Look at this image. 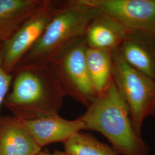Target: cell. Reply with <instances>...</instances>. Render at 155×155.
Returning a JSON list of instances; mask_svg holds the SVG:
<instances>
[{
    "label": "cell",
    "mask_w": 155,
    "mask_h": 155,
    "mask_svg": "<svg viewBox=\"0 0 155 155\" xmlns=\"http://www.w3.org/2000/svg\"><path fill=\"white\" fill-rule=\"evenodd\" d=\"M4 104L19 120L59 115L66 94L50 64L18 67Z\"/></svg>",
    "instance_id": "1"
},
{
    "label": "cell",
    "mask_w": 155,
    "mask_h": 155,
    "mask_svg": "<svg viewBox=\"0 0 155 155\" xmlns=\"http://www.w3.org/2000/svg\"><path fill=\"white\" fill-rule=\"evenodd\" d=\"M78 118L85 129L105 137L120 155H149L150 148L134 130L127 103L113 80Z\"/></svg>",
    "instance_id": "2"
},
{
    "label": "cell",
    "mask_w": 155,
    "mask_h": 155,
    "mask_svg": "<svg viewBox=\"0 0 155 155\" xmlns=\"http://www.w3.org/2000/svg\"><path fill=\"white\" fill-rule=\"evenodd\" d=\"M98 15L95 9L83 0L61 2L41 37L16 68L55 61L84 38L90 23Z\"/></svg>",
    "instance_id": "3"
},
{
    "label": "cell",
    "mask_w": 155,
    "mask_h": 155,
    "mask_svg": "<svg viewBox=\"0 0 155 155\" xmlns=\"http://www.w3.org/2000/svg\"><path fill=\"white\" fill-rule=\"evenodd\" d=\"M113 80L127 103L133 127L141 136L145 119L155 110V81L129 65L113 50Z\"/></svg>",
    "instance_id": "4"
},
{
    "label": "cell",
    "mask_w": 155,
    "mask_h": 155,
    "mask_svg": "<svg viewBox=\"0 0 155 155\" xmlns=\"http://www.w3.org/2000/svg\"><path fill=\"white\" fill-rule=\"evenodd\" d=\"M84 38L50 63L66 95L87 107L97 97L86 65Z\"/></svg>",
    "instance_id": "5"
},
{
    "label": "cell",
    "mask_w": 155,
    "mask_h": 155,
    "mask_svg": "<svg viewBox=\"0 0 155 155\" xmlns=\"http://www.w3.org/2000/svg\"><path fill=\"white\" fill-rule=\"evenodd\" d=\"M61 3V1L45 0L38 11L1 43L2 67L5 71L13 72L22 58L41 37Z\"/></svg>",
    "instance_id": "6"
},
{
    "label": "cell",
    "mask_w": 155,
    "mask_h": 155,
    "mask_svg": "<svg viewBox=\"0 0 155 155\" xmlns=\"http://www.w3.org/2000/svg\"><path fill=\"white\" fill-rule=\"evenodd\" d=\"M130 31L155 36V0H83Z\"/></svg>",
    "instance_id": "7"
},
{
    "label": "cell",
    "mask_w": 155,
    "mask_h": 155,
    "mask_svg": "<svg viewBox=\"0 0 155 155\" xmlns=\"http://www.w3.org/2000/svg\"><path fill=\"white\" fill-rule=\"evenodd\" d=\"M20 120L41 148L51 143H64L75 133L85 130L84 125L79 118L68 120L59 115Z\"/></svg>",
    "instance_id": "8"
},
{
    "label": "cell",
    "mask_w": 155,
    "mask_h": 155,
    "mask_svg": "<svg viewBox=\"0 0 155 155\" xmlns=\"http://www.w3.org/2000/svg\"><path fill=\"white\" fill-rule=\"evenodd\" d=\"M125 61L155 81V36L129 31L118 48Z\"/></svg>",
    "instance_id": "9"
},
{
    "label": "cell",
    "mask_w": 155,
    "mask_h": 155,
    "mask_svg": "<svg viewBox=\"0 0 155 155\" xmlns=\"http://www.w3.org/2000/svg\"><path fill=\"white\" fill-rule=\"evenodd\" d=\"M42 149L19 119L0 117V155H35Z\"/></svg>",
    "instance_id": "10"
},
{
    "label": "cell",
    "mask_w": 155,
    "mask_h": 155,
    "mask_svg": "<svg viewBox=\"0 0 155 155\" xmlns=\"http://www.w3.org/2000/svg\"><path fill=\"white\" fill-rule=\"evenodd\" d=\"M129 31L116 20L99 15L90 23L84 38L88 47L114 50L121 45Z\"/></svg>",
    "instance_id": "11"
},
{
    "label": "cell",
    "mask_w": 155,
    "mask_h": 155,
    "mask_svg": "<svg viewBox=\"0 0 155 155\" xmlns=\"http://www.w3.org/2000/svg\"><path fill=\"white\" fill-rule=\"evenodd\" d=\"M45 0H0V43L9 39Z\"/></svg>",
    "instance_id": "12"
},
{
    "label": "cell",
    "mask_w": 155,
    "mask_h": 155,
    "mask_svg": "<svg viewBox=\"0 0 155 155\" xmlns=\"http://www.w3.org/2000/svg\"><path fill=\"white\" fill-rule=\"evenodd\" d=\"M85 57L91 82L99 95L104 92L113 81V50L87 46Z\"/></svg>",
    "instance_id": "13"
},
{
    "label": "cell",
    "mask_w": 155,
    "mask_h": 155,
    "mask_svg": "<svg viewBox=\"0 0 155 155\" xmlns=\"http://www.w3.org/2000/svg\"><path fill=\"white\" fill-rule=\"evenodd\" d=\"M64 144V152L70 155H120L112 147L82 132L74 134Z\"/></svg>",
    "instance_id": "14"
},
{
    "label": "cell",
    "mask_w": 155,
    "mask_h": 155,
    "mask_svg": "<svg viewBox=\"0 0 155 155\" xmlns=\"http://www.w3.org/2000/svg\"><path fill=\"white\" fill-rule=\"evenodd\" d=\"M0 45V108L2 104H4L9 91L11 89L13 75L5 71L2 67V52Z\"/></svg>",
    "instance_id": "15"
},
{
    "label": "cell",
    "mask_w": 155,
    "mask_h": 155,
    "mask_svg": "<svg viewBox=\"0 0 155 155\" xmlns=\"http://www.w3.org/2000/svg\"><path fill=\"white\" fill-rule=\"evenodd\" d=\"M35 155H52V154H51L50 151L47 149H45V150H41L38 153Z\"/></svg>",
    "instance_id": "16"
},
{
    "label": "cell",
    "mask_w": 155,
    "mask_h": 155,
    "mask_svg": "<svg viewBox=\"0 0 155 155\" xmlns=\"http://www.w3.org/2000/svg\"><path fill=\"white\" fill-rule=\"evenodd\" d=\"M52 155H70L64 151H60V150H54Z\"/></svg>",
    "instance_id": "17"
},
{
    "label": "cell",
    "mask_w": 155,
    "mask_h": 155,
    "mask_svg": "<svg viewBox=\"0 0 155 155\" xmlns=\"http://www.w3.org/2000/svg\"><path fill=\"white\" fill-rule=\"evenodd\" d=\"M152 116L154 117L155 118V111H154V113H153V116Z\"/></svg>",
    "instance_id": "18"
},
{
    "label": "cell",
    "mask_w": 155,
    "mask_h": 155,
    "mask_svg": "<svg viewBox=\"0 0 155 155\" xmlns=\"http://www.w3.org/2000/svg\"><path fill=\"white\" fill-rule=\"evenodd\" d=\"M1 45V43H0V45Z\"/></svg>",
    "instance_id": "19"
}]
</instances>
